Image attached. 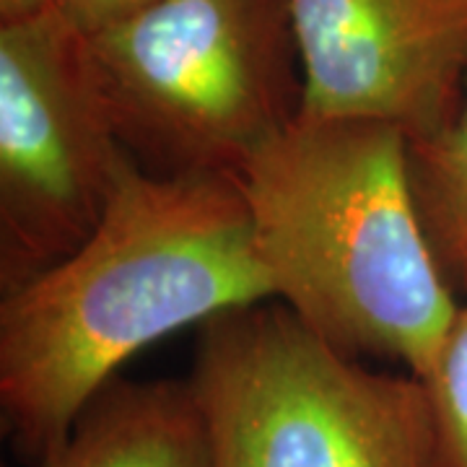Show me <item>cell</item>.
Listing matches in <instances>:
<instances>
[{"label": "cell", "mask_w": 467, "mask_h": 467, "mask_svg": "<svg viewBox=\"0 0 467 467\" xmlns=\"http://www.w3.org/2000/svg\"><path fill=\"white\" fill-rule=\"evenodd\" d=\"M304 117H356L429 138L467 86V0H288Z\"/></svg>", "instance_id": "6"}, {"label": "cell", "mask_w": 467, "mask_h": 467, "mask_svg": "<svg viewBox=\"0 0 467 467\" xmlns=\"http://www.w3.org/2000/svg\"><path fill=\"white\" fill-rule=\"evenodd\" d=\"M150 3L156 0H47L45 11L63 18L76 32L94 34L143 11Z\"/></svg>", "instance_id": "10"}, {"label": "cell", "mask_w": 467, "mask_h": 467, "mask_svg": "<svg viewBox=\"0 0 467 467\" xmlns=\"http://www.w3.org/2000/svg\"><path fill=\"white\" fill-rule=\"evenodd\" d=\"M187 382L213 467H436L423 382L371 371L281 301L201 325Z\"/></svg>", "instance_id": "4"}, {"label": "cell", "mask_w": 467, "mask_h": 467, "mask_svg": "<svg viewBox=\"0 0 467 467\" xmlns=\"http://www.w3.org/2000/svg\"><path fill=\"white\" fill-rule=\"evenodd\" d=\"M234 177L273 299L335 348L423 382L460 306L420 223L408 135L299 115Z\"/></svg>", "instance_id": "2"}, {"label": "cell", "mask_w": 467, "mask_h": 467, "mask_svg": "<svg viewBox=\"0 0 467 467\" xmlns=\"http://www.w3.org/2000/svg\"><path fill=\"white\" fill-rule=\"evenodd\" d=\"M84 36L122 146L156 174H236L301 112L288 0H156Z\"/></svg>", "instance_id": "3"}, {"label": "cell", "mask_w": 467, "mask_h": 467, "mask_svg": "<svg viewBox=\"0 0 467 467\" xmlns=\"http://www.w3.org/2000/svg\"><path fill=\"white\" fill-rule=\"evenodd\" d=\"M423 387L434 420L436 467H467V304L457 309Z\"/></svg>", "instance_id": "9"}, {"label": "cell", "mask_w": 467, "mask_h": 467, "mask_svg": "<svg viewBox=\"0 0 467 467\" xmlns=\"http://www.w3.org/2000/svg\"><path fill=\"white\" fill-rule=\"evenodd\" d=\"M47 0H0V21H14V18L32 16L45 11Z\"/></svg>", "instance_id": "11"}, {"label": "cell", "mask_w": 467, "mask_h": 467, "mask_svg": "<svg viewBox=\"0 0 467 467\" xmlns=\"http://www.w3.org/2000/svg\"><path fill=\"white\" fill-rule=\"evenodd\" d=\"M130 153L86 36L50 11L0 21V291L76 252Z\"/></svg>", "instance_id": "5"}, {"label": "cell", "mask_w": 467, "mask_h": 467, "mask_svg": "<svg viewBox=\"0 0 467 467\" xmlns=\"http://www.w3.org/2000/svg\"><path fill=\"white\" fill-rule=\"evenodd\" d=\"M36 467H213L190 382H109Z\"/></svg>", "instance_id": "7"}, {"label": "cell", "mask_w": 467, "mask_h": 467, "mask_svg": "<svg viewBox=\"0 0 467 467\" xmlns=\"http://www.w3.org/2000/svg\"><path fill=\"white\" fill-rule=\"evenodd\" d=\"M408 167L429 244L450 284L467 288V86L450 122L408 140Z\"/></svg>", "instance_id": "8"}, {"label": "cell", "mask_w": 467, "mask_h": 467, "mask_svg": "<svg viewBox=\"0 0 467 467\" xmlns=\"http://www.w3.org/2000/svg\"><path fill=\"white\" fill-rule=\"evenodd\" d=\"M273 299L234 174L119 167L97 229L0 301V410L39 462L135 353Z\"/></svg>", "instance_id": "1"}]
</instances>
